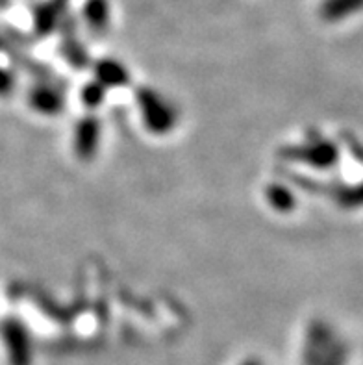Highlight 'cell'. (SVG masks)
Wrapping results in <instances>:
<instances>
[{
    "mask_svg": "<svg viewBox=\"0 0 363 365\" xmlns=\"http://www.w3.org/2000/svg\"><path fill=\"white\" fill-rule=\"evenodd\" d=\"M362 6H363V0H334L330 6V11L332 15L339 17V15H347L349 11L362 8Z\"/></svg>",
    "mask_w": 363,
    "mask_h": 365,
    "instance_id": "6da1fadb",
    "label": "cell"
}]
</instances>
